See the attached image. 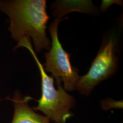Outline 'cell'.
Returning a JSON list of instances; mask_svg holds the SVG:
<instances>
[{
	"label": "cell",
	"mask_w": 123,
	"mask_h": 123,
	"mask_svg": "<svg viewBox=\"0 0 123 123\" xmlns=\"http://www.w3.org/2000/svg\"><path fill=\"white\" fill-rule=\"evenodd\" d=\"M123 0H103L100 10L101 12H105L112 5L117 4L123 6Z\"/></svg>",
	"instance_id": "8"
},
{
	"label": "cell",
	"mask_w": 123,
	"mask_h": 123,
	"mask_svg": "<svg viewBox=\"0 0 123 123\" xmlns=\"http://www.w3.org/2000/svg\"><path fill=\"white\" fill-rule=\"evenodd\" d=\"M62 20L54 18L49 27L52 40L51 47L49 52L45 53L46 62L43 66L46 73L52 74L57 85L63 83L66 91H72L75 90L80 76L78 69L71 64L70 54L64 50L58 38V25Z\"/></svg>",
	"instance_id": "4"
},
{
	"label": "cell",
	"mask_w": 123,
	"mask_h": 123,
	"mask_svg": "<svg viewBox=\"0 0 123 123\" xmlns=\"http://www.w3.org/2000/svg\"><path fill=\"white\" fill-rule=\"evenodd\" d=\"M20 47H24L29 51L38 66L41 78V96L39 99L36 100L37 105L32 109L35 111H41L54 123H67L68 120L74 116L72 110L76 104L75 97L67 92L62 85H57V88L55 87L53 78L47 74L44 70L29 37H23L14 49Z\"/></svg>",
	"instance_id": "2"
},
{
	"label": "cell",
	"mask_w": 123,
	"mask_h": 123,
	"mask_svg": "<svg viewBox=\"0 0 123 123\" xmlns=\"http://www.w3.org/2000/svg\"><path fill=\"white\" fill-rule=\"evenodd\" d=\"M45 0H0V11L10 19L9 31L18 43L24 37L33 41L37 53L49 51L51 42L46 34L49 17Z\"/></svg>",
	"instance_id": "1"
},
{
	"label": "cell",
	"mask_w": 123,
	"mask_h": 123,
	"mask_svg": "<svg viewBox=\"0 0 123 123\" xmlns=\"http://www.w3.org/2000/svg\"><path fill=\"white\" fill-rule=\"evenodd\" d=\"M52 15L60 19L68 14L78 12L93 15L97 13V7L90 0H58L51 6Z\"/></svg>",
	"instance_id": "6"
},
{
	"label": "cell",
	"mask_w": 123,
	"mask_h": 123,
	"mask_svg": "<svg viewBox=\"0 0 123 123\" xmlns=\"http://www.w3.org/2000/svg\"><path fill=\"white\" fill-rule=\"evenodd\" d=\"M101 108L107 111L112 109H123V100H115L111 98H108L100 101Z\"/></svg>",
	"instance_id": "7"
},
{
	"label": "cell",
	"mask_w": 123,
	"mask_h": 123,
	"mask_svg": "<svg viewBox=\"0 0 123 123\" xmlns=\"http://www.w3.org/2000/svg\"><path fill=\"white\" fill-rule=\"evenodd\" d=\"M14 114L12 123H50V120L46 116L35 112L30 107L28 102L33 98L29 96H24L16 91L12 98Z\"/></svg>",
	"instance_id": "5"
},
{
	"label": "cell",
	"mask_w": 123,
	"mask_h": 123,
	"mask_svg": "<svg viewBox=\"0 0 123 123\" xmlns=\"http://www.w3.org/2000/svg\"><path fill=\"white\" fill-rule=\"evenodd\" d=\"M117 41L114 35H104L100 48L86 74L80 76L75 90L82 95L89 96L102 82L114 75L118 67Z\"/></svg>",
	"instance_id": "3"
}]
</instances>
